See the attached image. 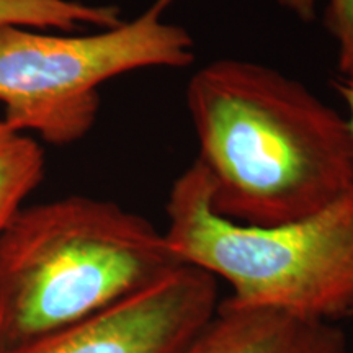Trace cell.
<instances>
[{"instance_id": "1", "label": "cell", "mask_w": 353, "mask_h": 353, "mask_svg": "<svg viewBox=\"0 0 353 353\" xmlns=\"http://www.w3.org/2000/svg\"><path fill=\"white\" fill-rule=\"evenodd\" d=\"M185 100L196 162L221 218L276 226L309 218L353 192L347 118L296 79L224 57L190 77Z\"/></svg>"}, {"instance_id": "2", "label": "cell", "mask_w": 353, "mask_h": 353, "mask_svg": "<svg viewBox=\"0 0 353 353\" xmlns=\"http://www.w3.org/2000/svg\"><path fill=\"white\" fill-rule=\"evenodd\" d=\"M180 265L164 232L114 201L23 206L0 236V353L99 314Z\"/></svg>"}, {"instance_id": "3", "label": "cell", "mask_w": 353, "mask_h": 353, "mask_svg": "<svg viewBox=\"0 0 353 353\" xmlns=\"http://www.w3.org/2000/svg\"><path fill=\"white\" fill-rule=\"evenodd\" d=\"M165 213L172 250L228 281L224 303L309 321L353 316V192L309 218L245 226L214 213L195 161L172 185Z\"/></svg>"}, {"instance_id": "4", "label": "cell", "mask_w": 353, "mask_h": 353, "mask_svg": "<svg viewBox=\"0 0 353 353\" xmlns=\"http://www.w3.org/2000/svg\"><path fill=\"white\" fill-rule=\"evenodd\" d=\"M179 0H154L141 15L92 34L0 28V103L12 130L68 145L88 134L99 117V87L149 68H187L195 43L165 21Z\"/></svg>"}, {"instance_id": "5", "label": "cell", "mask_w": 353, "mask_h": 353, "mask_svg": "<svg viewBox=\"0 0 353 353\" xmlns=\"http://www.w3.org/2000/svg\"><path fill=\"white\" fill-rule=\"evenodd\" d=\"M218 306V280L183 263L99 314L6 353H183Z\"/></svg>"}, {"instance_id": "6", "label": "cell", "mask_w": 353, "mask_h": 353, "mask_svg": "<svg viewBox=\"0 0 353 353\" xmlns=\"http://www.w3.org/2000/svg\"><path fill=\"white\" fill-rule=\"evenodd\" d=\"M183 353H348V341L335 322L219 301Z\"/></svg>"}, {"instance_id": "7", "label": "cell", "mask_w": 353, "mask_h": 353, "mask_svg": "<svg viewBox=\"0 0 353 353\" xmlns=\"http://www.w3.org/2000/svg\"><path fill=\"white\" fill-rule=\"evenodd\" d=\"M46 157L38 141L0 120V236L41 185Z\"/></svg>"}, {"instance_id": "8", "label": "cell", "mask_w": 353, "mask_h": 353, "mask_svg": "<svg viewBox=\"0 0 353 353\" xmlns=\"http://www.w3.org/2000/svg\"><path fill=\"white\" fill-rule=\"evenodd\" d=\"M121 8L114 3H83L79 0H0V28L20 26L72 33L79 26L113 28L123 23Z\"/></svg>"}, {"instance_id": "9", "label": "cell", "mask_w": 353, "mask_h": 353, "mask_svg": "<svg viewBox=\"0 0 353 353\" xmlns=\"http://www.w3.org/2000/svg\"><path fill=\"white\" fill-rule=\"evenodd\" d=\"M322 25L337 44V76H353V0H327Z\"/></svg>"}, {"instance_id": "10", "label": "cell", "mask_w": 353, "mask_h": 353, "mask_svg": "<svg viewBox=\"0 0 353 353\" xmlns=\"http://www.w3.org/2000/svg\"><path fill=\"white\" fill-rule=\"evenodd\" d=\"M276 3L304 23L316 20L317 0H276Z\"/></svg>"}, {"instance_id": "11", "label": "cell", "mask_w": 353, "mask_h": 353, "mask_svg": "<svg viewBox=\"0 0 353 353\" xmlns=\"http://www.w3.org/2000/svg\"><path fill=\"white\" fill-rule=\"evenodd\" d=\"M332 88L337 92V95L341 97L343 105L347 108V121L350 126L352 136H353V76L343 77V76H335L332 79Z\"/></svg>"}]
</instances>
